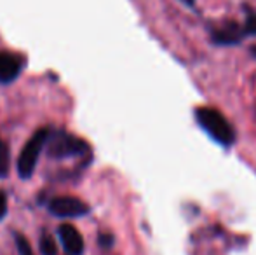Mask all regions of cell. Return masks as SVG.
<instances>
[{"instance_id": "7a4b0ae2", "label": "cell", "mask_w": 256, "mask_h": 255, "mask_svg": "<svg viewBox=\"0 0 256 255\" xmlns=\"http://www.w3.org/2000/svg\"><path fill=\"white\" fill-rule=\"evenodd\" d=\"M51 135L48 128H42L28 140V143L23 147L20 154V159H18V173H20L21 178H30L35 171V166H37L38 156H40L42 149L48 143V138Z\"/></svg>"}, {"instance_id": "ba28073f", "label": "cell", "mask_w": 256, "mask_h": 255, "mask_svg": "<svg viewBox=\"0 0 256 255\" xmlns=\"http://www.w3.org/2000/svg\"><path fill=\"white\" fill-rule=\"evenodd\" d=\"M10 168V154H9V147L7 143L0 138V178L7 177Z\"/></svg>"}, {"instance_id": "8fae6325", "label": "cell", "mask_w": 256, "mask_h": 255, "mask_svg": "<svg viewBox=\"0 0 256 255\" xmlns=\"http://www.w3.org/2000/svg\"><path fill=\"white\" fill-rule=\"evenodd\" d=\"M242 32H244V35H256V14L254 13L248 14V20H246V23H244Z\"/></svg>"}, {"instance_id": "9c48e42d", "label": "cell", "mask_w": 256, "mask_h": 255, "mask_svg": "<svg viewBox=\"0 0 256 255\" xmlns=\"http://www.w3.org/2000/svg\"><path fill=\"white\" fill-rule=\"evenodd\" d=\"M40 252L42 255H56L58 253V245L56 239L51 234H42L40 236Z\"/></svg>"}, {"instance_id": "3957f363", "label": "cell", "mask_w": 256, "mask_h": 255, "mask_svg": "<svg viewBox=\"0 0 256 255\" xmlns=\"http://www.w3.org/2000/svg\"><path fill=\"white\" fill-rule=\"evenodd\" d=\"M48 143H49V154L52 157H58V159L75 156V154H84L88 150V145L82 140L63 131L49 135Z\"/></svg>"}, {"instance_id": "5b68a950", "label": "cell", "mask_w": 256, "mask_h": 255, "mask_svg": "<svg viewBox=\"0 0 256 255\" xmlns=\"http://www.w3.org/2000/svg\"><path fill=\"white\" fill-rule=\"evenodd\" d=\"M58 236L68 255H82L84 253V238L82 234L70 224H63L58 229Z\"/></svg>"}, {"instance_id": "9a60e30c", "label": "cell", "mask_w": 256, "mask_h": 255, "mask_svg": "<svg viewBox=\"0 0 256 255\" xmlns=\"http://www.w3.org/2000/svg\"><path fill=\"white\" fill-rule=\"evenodd\" d=\"M253 53H256V48H253Z\"/></svg>"}, {"instance_id": "7c38bea8", "label": "cell", "mask_w": 256, "mask_h": 255, "mask_svg": "<svg viewBox=\"0 0 256 255\" xmlns=\"http://www.w3.org/2000/svg\"><path fill=\"white\" fill-rule=\"evenodd\" d=\"M6 213H7V197L6 194L0 191V220L6 217Z\"/></svg>"}, {"instance_id": "5bb4252c", "label": "cell", "mask_w": 256, "mask_h": 255, "mask_svg": "<svg viewBox=\"0 0 256 255\" xmlns=\"http://www.w3.org/2000/svg\"><path fill=\"white\" fill-rule=\"evenodd\" d=\"M180 2H183L185 6H188V7H194V6H196V0H180Z\"/></svg>"}, {"instance_id": "6da1fadb", "label": "cell", "mask_w": 256, "mask_h": 255, "mask_svg": "<svg viewBox=\"0 0 256 255\" xmlns=\"http://www.w3.org/2000/svg\"><path fill=\"white\" fill-rule=\"evenodd\" d=\"M196 119L200 128L220 145L228 147L236 142V131L220 110L211 109V107H199L196 110Z\"/></svg>"}, {"instance_id": "8992f818", "label": "cell", "mask_w": 256, "mask_h": 255, "mask_svg": "<svg viewBox=\"0 0 256 255\" xmlns=\"http://www.w3.org/2000/svg\"><path fill=\"white\" fill-rule=\"evenodd\" d=\"M21 62L16 55L0 53V84H9L20 75Z\"/></svg>"}, {"instance_id": "277c9868", "label": "cell", "mask_w": 256, "mask_h": 255, "mask_svg": "<svg viewBox=\"0 0 256 255\" xmlns=\"http://www.w3.org/2000/svg\"><path fill=\"white\" fill-rule=\"evenodd\" d=\"M49 211L56 217H63V218H75V217H82L89 211V206L80 201L78 197L74 196H60L54 197L49 203Z\"/></svg>"}, {"instance_id": "52a82bcc", "label": "cell", "mask_w": 256, "mask_h": 255, "mask_svg": "<svg viewBox=\"0 0 256 255\" xmlns=\"http://www.w3.org/2000/svg\"><path fill=\"white\" fill-rule=\"evenodd\" d=\"M244 37V32L242 28H239L237 25H226V27H222V28H216L212 32L211 39L214 44H220V46H232V44H239L240 39Z\"/></svg>"}, {"instance_id": "4fadbf2b", "label": "cell", "mask_w": 256, "mask_h": 255, "mask_svg": "<svg viewBox=\"0 0 256 255\" xmlns=\"http://www.w3.org/2000/svg\"><path fill=\"white\" fill-rule=\"evenodd\" d=\"M100 243H102L103 246H110L112 243H114V238H112L110 234H102L100 236Z\"/></svg>"}, {"instance_id": "30bf717a", "label": "cell", "mask_w": 256, "mask_h": 255, "mask_svg": "<svg viewBox=\"0 0 256 255\" xmlns=\"http://www.w3.org/2000/svg\"><path fill=\"white\" fill-rule=\"evenodd\" d=\"M16 245H18V252H20V255H34V250H32L30 243H28L21 234H16Z\"/></svg>"}]
</instances>
